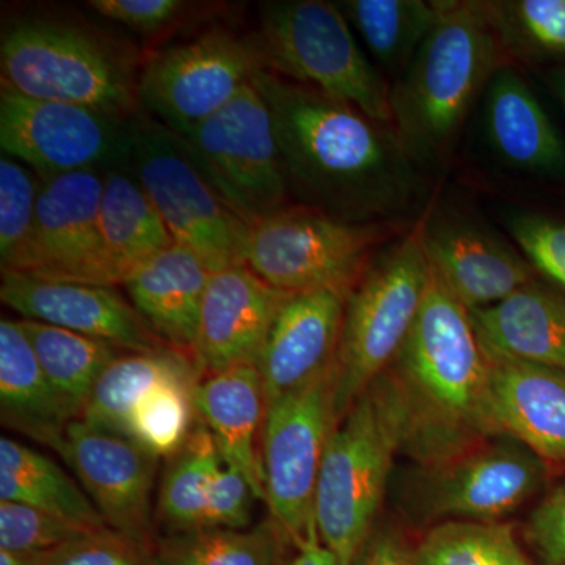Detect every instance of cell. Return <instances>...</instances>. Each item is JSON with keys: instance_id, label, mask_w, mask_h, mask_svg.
<instances>
[{"instance_id": "f1b7e54d", "label": "cell", "mask_w": 565, "mask_h": 565, "mask_svg": "<svg viewBox=\"0 0 565 565\" xmlns=\"http://www.w3.org/2000/svg\"><path fill=\"white\" fill-rule=\"evenodd\" d=\"M0 501L50 512L95 531H107L102 514L65 471L36 449L0 438Z\"/></svg>"}, {"instance_id": "5bb4252c", "label": "cell", "mask_w": 565, "mask_h": 565, "mask_svg": "<svg viewBox=\"0 0 565 565\" xmlns=\"http://www.w3.org/2000/svg\"><path fill=\"white\" fill-rule=\"evenodd\" d=\"M131 120L79 104L28 98L0 85V147L41 181L120 169L131 161Z\"/></svg>"}, {"instance_id": "277c9868", "label": "cell", "mask_w": 565, "mask_h": 565, "mask_svg": "<svg viewBox=\"0 0 565 565\" xmlns=\"http://www.w3.org/2000/svg\"><path fill=\"white\" fill-rule=\"evenodd\" d=\"M0 81L28 98L79 104L128 120L139 114L134 57L81 22L11 21L0 40Z\"/></svg>"}, {"instance_id": "8d00e7d4", "label": "cell", "mask_w": 565, "mask_h": 565, "mask_svg": "<svg viewBox=\"0 0 565 565\" xmlns=\"http://www.w3.org/2000/svg\"><path fill=\"white\" fill-rule=\"evenodd\" d=\"M41 180L24 163L0 159V264L2 273H25L35 239Z\"/></svg>"}, {"instance_id": "4316f807", "label": "cell", "mask_w": 565, "mask_h": 565, "mask_svg": "<svg viewBox=\"0 0 565 565\" xmlns=\"http://www.w3.org/2000/svg\"><path fill=\"white\" fill-rule=\"evenodd\" d=\"M99 234L106 281L111 288L174 244L139 180L122 172V167L104 177Z\"/></svg>"}, {"instance_id": "83f0119b", "label": "cell", "mask_w": 565, "mask_h": 565, "mask_svg": "<svg viewBox=\"0 0 565 565\" xmlns=\"http://www.w3.org/2000/svg\"><path fill=\"white\" fill-rule=\"evenodd\" d=\"M182 374L203 375L193 355L180 349L121 353L96 382L79 422L129 438V418L145 393L163 379Z\"/></svg>"}, {"instance_id": "30bf717a", "label": "cell", "mask_w": 565, "mask_h": 565, "mask_svg": "<svg viewBox=\"0 0 565 565\" xmlns=\"http://www.w3.org/2000/svg\"><path fill=\"white\" fill-rule=\"evenodd\" d=\"M180 139L211 188L248 225L288 206L273 111L253 82Z\"/></svg>"}, {"instance_id": "9a60e30c", "label": "cell", "mask_w": 565, "mask_h": 565, "mask_svg": "<svg viewBox=\"0 0 565 565\" xmlns=\"http://www.w3.org/2000/svg\"><path fill=\"white\" fill-rule=\"evenodd\" d=\"M416 233L435 277L470 313L537 278L512 241L465 212L434 211Z\"/></svg>"}, {"instance_id": "603a6c76", "label": "cell", "mask_w": 565, "mask_h": 565, "mask_svg": "<svg viewBox=\"0 0 565 565\" xmlns=\"http://www.w3.org/2000/svg\"><path fill=\"white\" fill-rule=\"evenodd\" d=\"M211 275L195 253L172 244L129 275L121 286L152 333L170 348L193 355Z\"/></svg>"}, {"instance_id": "4fadbf2b", "label": "cell", "mask_w": 565, "mask_h": 565, "mask_svg": "<svg viewBox=\"0 0 565 565\" xmlns=\"http://www.w3.org/2000/svg\"><path fill=\"white\" fill-rule=\"evenodd\" d=\"M337 426L334 367L313 384L266 405L259 440L266 503L296 548L318 531L316 486Z\"/></svg>"}, {"instance_id": "7a4b0ae2", "label": "cell", "mask_w": 565, "mask_h": 565, "mask_svg": "<svg viewBox=\"0 0 565 565\" xmlns=\"http://www.w3.org/2000/svg\"><path fill=\"white\" fill-rule=\"evenodd\" d=\"M382 377L401 416V455L418 467L503 435L471 313L434 274L414 329Z\"/></svg>"}, {"instance_id": "9c48e42d", "label": "cell", "mask_w": 565, "mask_h": 565, "mask_svg": "<svg viewBox=\"0 0 565 565\" xmlns=\"http://www.w3.org/2000/svg\"><path fill=\"white\" fill-rule=\"evenodd\" d=\"M388 237L385 223H355L316 207L285 206L255 223L245 266L286 294H349Z\"/></svg>"}, {"instance_id": "2e32d148", "label": "cell", "mask_w": 565, "mask_h": 565, "mask_svg": "<svg viewBox=\"0 0 565 565\" xmlns=\"http://www.w3.org/2000/svg\"><path fill=\"white\" fill-rule=\"evenodd\" d=\"M57 455L76 473L107 527L150 552L158 457L131 438L93 429L79 419L70 424Z\"/></svg>"}, {"instance_id": "d6a6232c", "label": "cell", "mask_w": 565, "mask_h": 565, "mask_svg": "<svg viewBox=\"0 0 565 565\" xmlns=\"http://www.w3.org/2000/svg\"><path fill=\"white\" fill-rule=\"evenodd\" d=\"M289 545L292 539L269 516L245 530L178 533L163 542L158 565H288Z\"/></svg>"}, {"instance_id": "f546056e", "label": "cell", "mask_w": 565, "mask_h": 565, "mask_svg": "<svg viewBox=\"0 0 565 565\" xmlns=\"http://www.w3.org/2000/svg\"><path fill=\"white\" fill-rule=\"evenodd\" d=\"M338 6L374 61L396 79L411 66L441 11V0H344Z\"/></svg>"}, {"instance_id": "d590c367", "label": "cell", "mask_w": 565, "mask_h": 565, "mask_svg": "<svg viewBox=\"0 0 565 565\" xmlns=\"http://www.w3.org/2000/svg\"><path fill=\"white\" fill-rule=\"evenodd\" d=\"M200 374L172 375L145 393L129 418L128 437L152 456L173 457L192 434Z\"/></svg>"}, {"instance_id": "ac0fdd59", "label": "cell", "mask_w": 565, "mask_h": 565, "mask_svg": "<svg viewBox=\"0 0 565 565\" xmlns=\"http://www.w3.org/2000/svg\"><path fill=\"white\" fill-rule=\"evenodd\" d=\"M0 299L22 319L85 334L120 351L150 352L169 345L110 286L2 273Z\"/></svg>"}, {"instance_id": "e0dca14e", "label": "cell", "mask_w": 565, "mask_h": 565, "mask_svg": "<svg viewBox=\"0 0 565 565\" xmlns=\"http://www.w3.org/2000/svg\"><path fill=\"white\" fill-rule=\"evenodd\" d=\"M103 191L96 170L41 181L31 264L22 274L107 286L99 234Z\"/></svg>"}, {"instance_id": "ee69618b", "label": "cell", "mask_w": 565, "mask_h": 565, "mask_svg": "<svg viewBox=\"0 0 565 565\" xmlns=\"http://www.w3.org/2000/svg\"><path fill=\"white\" fill-rule=\"evenodd\" d=\"M353 565H414V546L397 527L377 523Z\"/></svg>"}, {"instance_id": "7dc6e473", "label": "cell", "mask_w": 565, "mask_h": 565, "mask_svg": "<svg viewBox=\"0 0 565 565\" xmlns=\"http://www.w3.org/2000/svg\"><path fill=\"white\" fill-rule=\"evenodd\" d=\"M0 565H43V553H17L0 550Z\"/></svg>"}, {"instance_id": "ab89813d", "label": "cell", "mask_w": 565, "mask_h": 565, "mask_svg": "<svg viewBox=\"0 0 565 565\" xmlns=\"http://www.w3.org/2000/svg\"><path fill=\"white\" fill-rule=\"evenodd\" d=\"M43 565H158L150 552L107 530L43 553Z\"/></svg>"}, {"instance_id": "74e56055", "label": "cell", "mask_w": 565, "mask_h": 565, "mask_svg": "<svg viewBox=\"0 0 565 565\" xmlns=\"http://www.w3.org/2000/svg\"><path fill=\"white\" fill-rule=\"evenodd\" d=\"M504 226L535 275L565 294V218L545 212L511 210Z\"/></svg>"}, {"instance_id": "8992f818", "label": "cell", "mask_w": 565, "mask_h": 565, "mask_svg": "<svg viewBox=\"0 0 565 565\" xmlns=\"http://www.w3.org/2000/svg\"><path fill=\"white\" fill-rule=\"evenodd\" d=\"M255 40L264 70L393 126L392 85L386 84L360 47L338 3L323 0L266 3Z\"/></svg>"}, {"instance_id": "836d02e7", "label": "cell", "mask_w": 565, "mask_h": 565, "mask_svg": "<svg viewBox=\"0 0 565 565\" xmlns=\"http://www.w3.org/2000/svg\"><path fill=\"white\" fill-rule=\"evenodd\" d=\"M223 460L214 437L204 424L173 456L158 497L159 516L177 533L204 530L212 482Z\"/></svg>"}, {"instance_id": "484cf974", "label": "cell", "mask_w": 565, "mask_h": 565, "mask_svg": "<svg viewBox=\"0 0 565 565\" xmlns=\"http://www.w3.org/2000/svg\"><path fill=\"white\" fill-rule=\"evenodd\" d=\"M0 416L3 426L47 448H61L76 416L33 352L20 321L0 322Z\"/></svg>"}, {"instance_id": "4dcf8cb0", "label": "cell", "mask_w": 565, "mask_h": 565, "mask_svg": "<svg viewBox=\"0 0 565 565\" xmlns=\"http://www.w3.org/2000/svg\"><path fill=\"white\" fill-rule=\"evenodd\" d=\"M505 63L565 66V0H479Z\"/></svg>"}, {"instance_id": "52a82bcc", "label": "cell", "mask_w": 565, "mask_h": 565, "mask_svg": "<svg viewBox=\"0 0 565 565\" xmlns=\"http://www.w3.org/2000/svg\"><path fill=\"white\" fill-rule=\"evenodd\" d=\"M430 275L414 230L377 253L349 292L334 362L338 423L396 359L422 311Z\"/></svg>"}, {"instance_id": "f35d334b", "label": "cell", "mask_w": 565, "mask_h": 565, "mask_svg": "<svg viewBox=\"0 0 565 565\" xmlns=\"http://www.w3.org/2000/svg\"><path fill=\"white\" fill-rule=\"evenodd\" d=\"M102 531L13 501H0V550L46 553Z\"/></svg>"}, {"instance_id": "1f68e13d", "label": "cell", "mask_w": 565, "mask_h": 565, "mask_svg": "<svg viewBox=\"0 0 565 565\" xmlns=\"http://www.w3.org/2000/svg\"><path fill=\"white\" fill-rule=\"evenodd\" d=\"M44 374L77 419L104 371L120 349L39 321H20Z\"/></svg>"}, {"instance_id": "60d3db41", "label": "cell", "mask_w": 565, "mask_h": 565, "mask_svg": "<svg viewBox=\"0 0 565 565\" xmlns=\"http://www.w3.org/2000/svg\"><path fill=\"white\" fill-rule=\"evenodd\" d=\"M523 535L537 565H565V482L539 501Z\"/></svg>"}, {"instance_id": "44dd1931", "label": "cell", "mask_w": 565, "mask_h": 565, "mask_svg": "<svg viewBox=\"0 0 565 565\" xmlns=\"http://www.w3.org/2000/svg\"><path fill=\"white\" fill-rule=\"evenodd\" d=\"M349 294H292L282 305L258 370L266 405L305 388L333 370Z\"/></svg>"}, {"instance_id": "bcb514c9", "label": "cell", "mask_w": 565, "mask_h": 565, "mask_svg": "<svg viewBox=\"0 0 565 565\" xmlns=\"http://www.w3.org/2000/svg\"><path fill=\"white\" fill-rule=\"evenodd\" d=\"M542 81L565 110V66L564 68L542 71Z\"/></svg>"}, {"instance_id": "ba28073f", "label": "cell", "mask_w": 565, "mask_h": 565, "mask_svg": "<svg viewBox=\"0 0 565 565\" xmlns=\"http://www.w3.org/2000/svg\"><path fill=\"white\" fill-rule=\"evenodd\" d=\"M131 162L174 244L212 273L245 266L252 226L211 188L180 136L139 111L131 120Z\"/></svg>"}, {"instance_id": "b9f144b4", "label": "cell", "mask_w": 565, "mask_h": 565, "mask_svg": "<svg viewBox=\"0 0 565 565\" xmlns=\"http://www.w3.org/2000/svg\"><path fill=\"white\" fill-rule=\"evenodd\" d=\"M255 500L258 498L244 475L222 463L212 482L204 530H245L250 526Z\"/></svg>"}, {"instance_id": "d6986e66", "label": "cell", "mask_w": 565, "mask_h": 565, "mask_svg": "<svg viewBox=\"0 0 565 565\" xmlns=\"http://www.w3.org/2000/svg\"><path fill=\"white\" fill-rule=\"evenodd\" d=\"M292 294L273 288L247 266L212 273L204 294L193 359L202 374L258 366L282 305Z\"/></svg>"}, {"instance_id": "7c38bea8", "label": "cell", "mask_w": 565, "mask_h": 565, "mask_svg": "<svg viewBox=\"0 0 565 565\" xmlns=\"http://www.w3.org/2000/svg\"><path fill=\"white\" fill-rule=\"evenodd\" d=\"M264 70L255 39L214 29L154 52L137 81L140 107L180 137L236 98Z\"/></svg>"}, {"instance_id": "8fae6325", "label": "cell", "mask_w": 565, "mask_h": 565, "mask_svg": "<svg viewBox=\"0 0 565 565\" xmlns=\"http://www.w3.org/2000/svg\"><path fill=\"white\" fill-rule=\"evenodd\" d=\"M548 463L511 435L430 467H416L404 487L408 514L422 522L500 523L541 492Z\"/></svg>"}, {"instance_id": "d4e9b609", "label": "cell", "mask_w": 565, "mask_h": 565, "mask_svg": "<svg viewBox=\"0 0 565 565\" xmlns=\"http://www.w3.org/2000/svg\"><path fill=\"white\" fill-rule=\"evenodd\" d=\"M486 349L565 373V294L535 278L501 302L471 311Z\"/></svg>"}, {"instance_id": "7bdbcfd3", "label": "cell", "mask_w": 565, "mask_h": 565, "mask_svg": "<svg viewBox=\"0 0 565 565\" xmlns=\"http://www.w3.org/2000/svg\"><path fill=\"white\" fill-rule=\"evenodd\" d=\"M90 9L106 20L118 22L143 36H154L185 10L181 0H92Z\"/></svg>"}, {"instance_id": "6da1fadb", "label": "cell", "mask_w": 565, "mask_h": 565, "mask_svg": "<svg viewBox=\"0 0 565 565\" xmlns=\"http://www.w3.org/2000/svg\"><path fill=\"white\" fill-rule=\"evenodd\" d=\"M289 189L307 206L355 223L397 221L423 193L419 167L393 126L323 93L259 70Z\"/></svg>"}, {"instance_id": "7402d4cb", "label": "cell", "mask_w": 565, "mask_h": 565, "mask_svg": "<svg viewBox=\"0 0 565 565\" xmlns=\"http://www.w3.org/2000/svg\"><path fill=\"white\" fill-rule=\"evenodd\" d=\"M494 418L546 463L565 465V373L486 349Z\"/></svg>"}, {"instance_id": "5b68a950", "label": "cell", "mask_w": 565, "mask_h": 565, "mask_svg": "<svg viewBox=\"0 0 565 565\" xmlns=\"http://www.w3.org/2000/svg\"><path fill=\"white\" fill-rule=\"evenodd\" d=\"M397 455L401 416L381 375L338 423L316 486V530L338 564L353 565L373 534Z\"/></svg>"}, {"instance_id": "3957f363", "label": "cell", "mask_w": 565, "mask_h": 565, "mask_svg": "<svg viewBox=\"0 0 565 565\" xmlns=\"http://www.w3.org/2000/svg\"><path fill=\"white\" fill-rule=\"evenodd\" d=\"M504 63L479 0H441L437 24L390 92L394 131L419 169L448 161Z\"/></svg>"}, {"instance_id": "cb8c5ba5", "label": "cell", "mask_w": 565, "mask_h": 565, "mask_svg": "<svg viewBox=\"0 0 565 565\" xmlns=\"http://www.w3.org/2000/svg\"><path fill=\"white\" fill-rule=\"evenodd\" d=\"M195 412L214 437L223 463L241 471L255 497L266 501L258 448L266 396L258 366L244 364L206 375L196 385Z\"/></svg>"}, {"instance_id": "e575fe53", "label": "cell", "mask_w": 565, "mask_h": 565, "mask_svg": "<svg viewBox=\"0 0 565 565\" xmlns=\"http://www.w3.org/2000/svg\"><path fill=\"white\" fill-rule=\"evenodd\" d=\"M414 565H533L509 523L446 522L414 546Z\"/></svg>"}, {"instance_id": "f6af8a7d", "label": "cell", "mask_w": 565, "mask_h": 565, "mask_svg": "<svg viewBox=\"0 0 565 565\" xmlns=\"http://www.w3.org/2000/svg\"><path fill=\"white\" fill-rule=\"evenodd\" d=\"M288 565H340L337 557L319 541L318 531L300 548Z\"/></svg>"}, {"instance_id": "ffe728a7", "label": "cell", "mask_w": 565, "mask_h": 565, "mask_svg": "<svg viewBox=\"0 0 565 565\" xmlns=\"http://www.w3.org/2000/svg\"><path fill=\"white\" fill-rule=\"evenodd\" d=\"M487 151L509 172L565 181V139L544 104L511 65L493 74L479 103Z\"/></svg>"}]
</instances>
